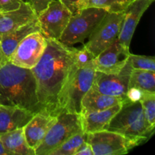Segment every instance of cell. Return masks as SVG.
Masks as SVG:
<instances>
[{
    "label": "cell",
    "instance_id": "obj_14",
    "mask_svg": "<svg viewBox=\"0 0 155 155\" xmlns=\"http://www.w3.org/2000/svg\"><path fill=\"white\" fill-rule=\"evenodd\" d=\"M154 0H134L124 12L120 33L118 42L125 47L130 48V42L141 18Z\"/></svg>",
    "mask_w": 155,
    "mask_h": 155
},
{
    "label": "cell",
    "instance_id": "obj_20",
    "mask_svg": "<svg viewBox=\"0 0 155 155\" xmlns=\"http://www.w3.org/2000/svg\"><path fill=\"white\" fill-rule=\"evenodd\" d=\"M0 140L11 155H36L27 144L23 128L2 133Z\"/></svg>",
    "mask_w": 155,
    "mask_h": 155
},
{
    "label": "cell",
    "instance_id": "obj_15",
    "mask_svg": "<svg viewBox=\"0 0 155 155\" xmlns=\"http://www.w3.org/2000/svg\"><path fill=\"white\" fill-rule=\"evenodd\" d=\"M36 18V12L27 2H24L18 9L0 13V37L12 33Z\"/></svg>",
    "mask_w": 155,
    "mask_h": 155
},
{
    "label": "cell",
    "instance_id": "obj_2",
    "mask_svg": "<svg viewBox=\"0 0 155 155\" xmlns=\"http://www.w3.org/2000/svg\"><path fill=\"white\" fill-rule=\"evenodd\" d=\"M0 105L21 107L34 114L43 109L31 70L16 66L9 61L0 67Z\"/></svg>",
    "mask_w": 155,
    "mask_h": 155
},
{
    "label": "cell",
    "instance_id": "obj_13",
    "mask_svg": "<svg viewBox=\"0 0 155 155\" xmlns=\"http://www.w3.org/2000/svg\"><path fill=\"white\" fill-rule=\"evenodd\" d=\"M57 120L58 115L45 109H42L35 114L23 128L24 136L29 146L33 150L36 149Z\"/></svg>",
    "mask_w": 155,
    "mask_h": 155
},
{
    "label": "cell",
    "instance_id": "obj_6",
    "mask_svg": "<svg viewBox=\"0 0 155 155\" xmlns=\"http://www.w3.org/2000/svg\"><path fill=\"white\" fill-rule=\"evenodd\" d=\"M81 131L83 130L80 114L61 112L58 114L57 121L35 149V154L49 155L69 138Z\"/></svg>",
    "mask_w": 155,
    "mask_h": 155
},
{
    "label": "cell",
    "instance_id": "obj_3",
    "mask_svg": "<svg viewBox=\"0 0 155 155\" xmlns=\"http://www.w3.org/2000/svg\"><path fill=\"white\" fill-rule=\"evenodd\" d=\"M95 71L92 67L78 68L68 78L57 98L54 113L61 112L80 114L81 101L91 89Z\"/></svg>",
    "mask_w": 155,
    "mask_h": 155
},
{
    "label": "cell",
    "instance_id": "obj_32",
    "mask_svg": "<svg viewBox=\"0 0 155 155\" xmlns=\"http://www.w3.org/2000/svg\"><path fill=\"white\" fill-rule=\"evenodd\" d=\"M0 155H11L10 153L5 149L1 140H0Z\"/></svg>",
    "mask_w": 155,
    "mask_h": 155
},
{
    "label": "cell",
    "instance_id": "obj_1",
    "mask_svg": "<svg viewBox=\"0 0 155 155\" xmlns=\"http://www.w3.org/2000/svg\"><path fill=\"white\" fill-rule=\"evenodd\" d=\"M76 50L59 40L47 39L46 48L40 60L31 69L36 81L39 103L42 108L54 114L62 87L78 68Z\"/></svg>",
    "mask_w": 155,
    "mask_h": 155
},
{
    "label": "cell",
    "instance_id": "obj_19",
    "mask_svg": "<svg viewBox=\"0 0 155 155\" xmlns=\"http://www.w3.org/2000/svg\"><path fill=\"white\" fill-rule=\"evenodd\" d=\"M40 31L37 18L12 33L0 37V46L5 58L8 61L9 57L18 45V44L29 34L34 32Z\"/></svg>",
    "mask_w": 155,
    "mask_h": 155
},
{
    "label": "cell",
    "instance_id": "obj_30",
    "mask_svg": "<svg viewBox=\"0 0 155 155\" xmlns=\"http://www.w3.org/2000/svg\"><path fill=\"white\" fill-rule=\"evenodd\" d=\"M73 14L79 12V6L83 0H60Z\"/></svg>",
    "mask_w": 155,
    "mask_h": 155
},
{
    "label": "cell",
    "instance_id": "obj_26",
    "mask_svg": "<svg viewBox=\"0 0 155 155\" xmlns=\"http://www.w3.org/2000/svg\"><path fill=\"white\" fill-rule=\"evenodd\" d=\"M95 56L89 49L83 46L82 48L76 50V62L78 68L92 67Z\"/></svg>",
    "mask_w": 155,
    "mask_h": 155
},
{
    "label": "cell",
    "instance_id": "obj_8",
    "mask_svg": "<svg viewBox=\"0 0 155 155\" xmlns=\"http://www.w3.org/2000/svg\"><path fill=\"white\" fill-rule=\"evenodd\" d=\"M124 18V12H107L89 36V40L84 46L95 57L110 46L118 39Z\"/></svg>",
    "mask_w": 155,
    "mask_h": 155
},
{
    "label": "cell",
    "instance_id": "obj_33",
    "mask_svg": "<svg viewBox=\"0 0 155 155\" xmlns=\"http://www.w3.org/2000/svg\"><path fill=\"white\" fill-rule=\"evenodd\" d=\"M7 59L5 58L4 54H3L2 51V49H1V46H0V67L2 66V65L3 64L5 63V61H7Z\"/></svg>",
    "mask_w": 155,
    "mask_h": 155
},
{
    "label": "cell",
    "instance_id": "obj_29",
    "mask_svg": "<svg viewBox=\"0 0 155 155\" xmlns=\"http://www.w3.org/2000/svg\"><path fill=\"white\" fill-rule=\"evenodd\" d=\"M145 93L146 92H143L140 89H136V88H131V89H128L127 90V98L130 101H140Z\"/></svg>",
    "mask_w": 155,
    "mask_h": 155
},
{
    "label": "cell",
    "instance_id": "obj_5",
    "mask_svg": "<svg viewBox=\"0 0 155 155\" xmlns=\"http://www.w3.org/2000/svg\"><path fill=\"white\" fill-rule=\"evenodd\" d=\"M107 11L99 8H85L73 14L59 41L68 46L83 42L89 38Z\"/></svg>",
    "mask_w": 155,
    "mask_h": 155
},
{
    "label": "cell",
    "instance_id": "obj_16",
    "mask_svg": "<svg viewBox=\"0 0 155 155\" xmlns=\"http://www.w3.org/2000/svg\"><path fill=\"white\" fill-rule=\"evenodd\" d=\"M34 114L21 107L0 105V134L24 128Z\"/></svg>",
    "mask_w": 155,
    "mask_h": 155
},
{
    "label": "cell",
    "instance_id": "obj_18",
    "mask_svg": "<svg viewBox=\"0 0 155 155\" xmlns=\"http://www.w3.org/2000/svg\"><path fill=\"white\" fill-rule=\"evenodd\" d=\"M122 104H117L105 110L80 114L83 132L88 134L107 130L110 120L120 110Z\"/></svg>",
    "mask_w": 155,
    "mask_h": 155
},
{
    "label": "cell",
    "instance_id": "obj_4",
    "mask_svg": "<svg viewBox=\"0 0 155 155\" xmlns=\"http://www.w3.org/2000/svg\"><path fill=\"white\" fill-rule=\"evenodd\" d=\"M106 130L116 132L124 136L147 141L154 130L147 125L143 107L139 101H124L117 113L114 116Z\"/></svg>",
    "mask_w": 155,
    "mask_h": 155
},
{
    "label": "cell",
    "instance_id": "obj_24",
    "mask_svg": "<svg viewBox=\"0 0 155 155\" xmlns=\"http://www.w3.org/2000/svg\"><path fill=\"white\" fill-rule=\"evenodd\" d=\"M143 107L147 125L151 130L155 127V93L146 92L139 101Z\"/></svg>",
    "mask_w": 155,
    "mask_h": 155
},
{
    "label": "cell",
    "instance_id": "obj_7",
    "mask_svg": "<svg viewBox=\"0 0 155 155\" xmlns=\"http://www.w3.org/2000/svg\"><path fill=\"white\" fill-rule=\"evenodd\" d=\"M86 142L92 147L94 155H120L127 154L145 141L116 132L101 130L86 134Z\"/></svg>",
    "mask_w": 155,
    "mask_h": 155
},
{
    "label": "cell",
    "instance_id": "obj_21",
    "mask_svg": "<svg viewBox=\"0 0 155 155\" xmlns=\"http://www.w3.org/2000/svg\"><path fill=\"white\" fill-rule=\"evenodd\" d=\"M136 88L145 92L155 93V72L133 69L130 74L128 89Z\"/></svg>",
    "mask_w": 155,
    "mask_h": 155
},
{
    "label": "cell",
    "instance_id": "obj_23",
    "mask_svg": "<svg viewBox=\"0 0 155 155\" xmlns=\"http://www.w3.org/2000/svg\"><path fill=\"white\" fill-rule=\"evenodd\" d=\"M86 141V133L79 132L62 143L49 155H74L80 145Z\"/></svg>",
    "mask_w": 155,
    "mask_h": 155
},
{
    "label": "cell",
    "instance_id": "obj_9",
    "mask_svg": "<svg viewBox=\"0 0 155 155\" xmlns=\"http://www.w3.org/2000/svg\"><path fill=\"white\" fill-rule=\"evenodd\" d=\"M71 16V11L60 0H51L37 15L40 32L47 39L59 40Z\"/></svg>",
    "mask_w": 155,
    "mask_h": 155
},
{
    "label": "cell",
    "instance_id": "obj_25",
    "mask_svg": "<svg viewBox=\"0 0 155 155\" xmlns=\"http://www.w3.org/2000/svg\"><path fill=\"white\" fill-rule=\"evenodd\" d=\"M129 61L133 69L155 72V59L152 56L138 55L130 53L129 55Z\"/></svg>",
    "mask_w": 155,
    "mask_h": 155
},
{
    "label": "cell",
    "instance_id": "obj_10",
    "mask_svg": "<svg viewBox=\"0 0 155 155\" xmlns=\"http://www.w3.org/2000/svg\"><path fill=\"white\" fill-rule=\"evenodd\" d=\"M47 45V38L40 31L26 36L9 57L8 61L16 66L31 70L39 62Z\"/></svg>",
    "mask_w": 155,
    "mask_h": 155
},
{
    "label": "cell",
    "instance_id": "obj_27",
    "mask_svg": "<svg viewBox=\"0 0 155 155\" xmlns=\"http://www.w3.org/2000/svg\"><path fill=\"white\" fill-rule=\"evenodd\" d=\"M24 2L23 0H0V13L18 9Z\"/></svg>",
    "mask_w": 155,
    "mask_h": 155
},
{
    "label": "cell",
    "instance_id": "obj_22",
    "mask_svg": "<svg viewBox=\"0 0 155 155\" xmlns=\"http://www.w3.org/2000/svg\"><path fill=\"white\" fill-rule=\"evenodd\" d=\"M134 0H83L79 6V11L85 8H99L109 13H121L125 12Z\"/></svg>",
    "mask_w": 155,
    "mask_h": 155
},
{
    "label": "cell",
    "instance_id": "obj_28",
    "mask_svg": "<svg viewBox=\"0 0 155 155\" xmlns=\"http://www.w3.org/2000/svg\"><path fill=\"white\" fill-rule=\"evenodd\" d=\"M51 1V0H27L26 2L30 3L36 15H38L48 6Z\"/></svg>",
    "mask_w": 155,
    "mask_h": 155
},
{
    "label": "cell",
    "instance_id": "obj_31",
    "mask_svg": "<svg viewBox=\"0 0 155 155\" xmlns=\"http://www.w3.org/2000/svg\"><path fill=\"white\" fill-rule=\"evenodd\" d=\"M74 155H94L93 151H92V147L91 145L88 143L86 141H85L80 148H78L77 151H76Z\"/></svg>",
    "mask_w": 155,
    "mask_h": 155
},
{
    "label": "cell",
    "instance_id": "obj_11",
    "mask_svg": "<svg viewBox=\"0 0 155 155\" xmlns=\"http://www.w3.org/2000/svg\"><path fill=\"white\" fill-rule=\"evenodd\" d=\"M132 70L128 59L124 68L118 74H107L95 71L92 88L104 95L122 97L127 99V92Z\"/></svg>",
    "mask_w": 155,
    "mask_h": 155
},
{
    "label": "cell",
    "instance_id": "obj_17",
    "mask_svg": "<svg viewBox=\"0 0 155 155\" xmlns=\"http://www.w3.org/2000/svg\"><path fill=\"white\" fill-rule=\"evenodd\" d=\"M127 100L128 99L122 97L104 95L91 87L82 99L80 114L105 110L117 104H122Z\"/></svg>",
    "mask_w": 155,
    "mask_h": 155
},
{
    "label": "cell",
    "instance_id": "obj_12",
    "mask_svg": "<svg viewBox=\"0 0 155 155\" xmlns=\"http://www.w3.org/2000/svg\"><path fill=\"white\" fill-rule=\"evenodd\" d=\"M130 54V48L125 47L117 40L95 56L92 61V68L95 71L104 74H118L128 61Z\"/></svg>",
    "mask_w": 155,
    "mask_h": 155
}]
</instances>
